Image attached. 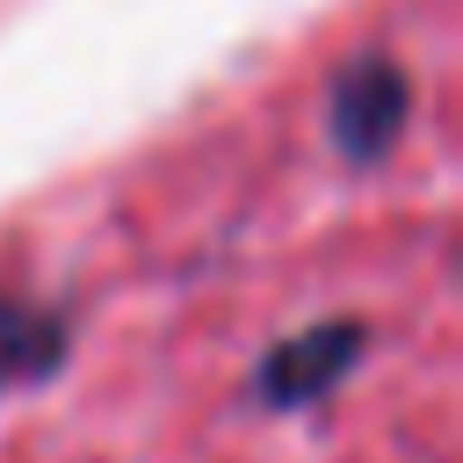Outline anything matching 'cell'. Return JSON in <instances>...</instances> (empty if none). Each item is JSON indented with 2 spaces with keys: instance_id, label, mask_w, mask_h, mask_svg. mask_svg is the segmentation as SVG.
I'll use <instances>...</instances> for the list:
<instances>
[{
  "instance_id": "obj_1",
  "label": "cell",
  "mask_w": 463,
  "mask_h": 463,
  "mask_svg": "<svg viewBox=\"0 0 463 463\" xmlns=\"http://www.w3.org/2000/svg\"><path fill=\"white\" fill-rule=\"evenodd\" d=\"M354 326H318V333H297L289 347H275L268 354V369H260V391L275 398V405H304V398H318L347 362H354Z\"/></svg>"
},
{
  "instance_id": "obj_2",
  "label": "cell",
  "mask_w": 463,
  "mask_h": 463,
  "mask_svg": "<svg viewBox=\"0 0 463 463\" xmlns=\"http://www.w3.org/2000/svg\"><path fill=\"white\" fill-rule=\"evenodd\" d=\"M58 362V318L29 304H0V383H29Z\"/></svg>"
}]
</instances>
